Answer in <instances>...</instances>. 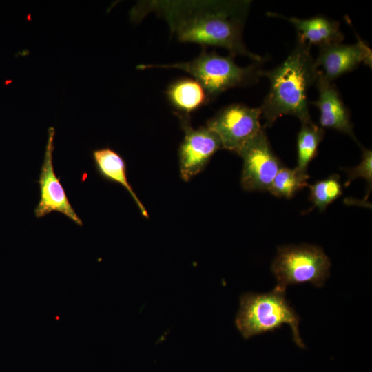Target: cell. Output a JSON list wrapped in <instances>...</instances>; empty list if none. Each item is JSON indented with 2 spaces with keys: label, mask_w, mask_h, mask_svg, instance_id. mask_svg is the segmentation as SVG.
<instances>
[{
  "label": "cell",
  "mask_w": 372,
  "mask_h": 372,
  "mask_svg": "<svg viewBox=\"0 0 372 372\" xmlns=\"http://www.w3.org/2000/svg\"><path fill=\"white\" fill-rule=\"evenodd\" d=\"M354 44L334 43L319 47L315 65L325 80L332 83L338 77L351 72L363 63L371 67L372 52L360 37Z\"/></svg>",
  "instance_id": "obj_10"
},
{
  "label": "cell",
  "mask_w": 372,
  "mask_h": 372,
  "mask_svg": "<svg viewBox=\"0 0 372 372\" xmlns=\"http://www.w3.org/2000/svg\"><path fill=\"white\" fill-rule=\"evenodd\" d=\"M309 176L296 167H282L274 177L268 191L279 198H291L298 191L308 185Z\"/></svg>",
  "instance_id": "obj_16"
},
{
  "label": "cell",
  "mask_w": 372,
  "mask_h": 372,
  "mask_svg": "<svg viewBox=\"0 0 372 372\" xmlns=\"http://www.w3.org/2000/svg\"><path fill=\"white\" fill-rule=\"evenodd\" d=\"M268 14L290 22L298 32V40L309 45H316L320 47L341 43L344 38L340 28V23L325 17L316 16L309 19H300L272 12Z\"/></svg>",
  "instance_id": "obj_12"
},
{
  "label": "cell",
  "mask_w": 372,
  "mask_h": 372,
  "mask_svg": "<svg viewBox=\"0 0 372 372\" xmlns=\"http://www.w3.org/2000/svg\"><path fill=\"white\" fill-rule=\"evenodd\" d=\"M315 83L318 98L311 103L320 111V127L347 134L358 142L353 133L349 110L343 103L336 87L325 80L319 70Z\"/></svg>",
  "instance_id": "obj_11"
},
{
  "label": "cell",
  "mask_w": 372,
  "mask_h": 372,
  "mask_svg": "<svg viewBox=\"0 0 372 372\" xmlns=\"http://www.w3.org/2000/svg\"><path fill=\"white\" fill-rule=\"evenodd\" d=\"M362 150V161L358 165L350 169H344L347 172V178L344 186L349 184L358 178H364L368 183V193L365 200L367 199L372 186V152L371 149H366L360 145Z\"/></svg>",
  "instance_id": "obj_18"
},
{
  "label": "cell",
  "mask_w": 372,
  "mask_h": 372,
  "mask_svg": "<svg viewBox=\"0 0 372 372\" xmlns=\"http://www.w3.org/2000/svg\"><path fill=\"white\" fill-rule=\"evenodd\" d=\"M331 261L323 249L308 244L279 247L271 265L277 287L310 282L322 287L330 273Z\"/></svg>",
  "instance_id": "obj_5"
},
{
  "label": "cell",
  "mask_w": 372,
  "mask_h": 372,
  "mask_svg": "<svg viewBox=\"0 0 372 372\" xmlns=\"http://www.w3.org/2000/svg\"><path fill=\"white\" fill-rule=\"evenodd\" d=\"M92 156L99 174L108 181L123 186L132 196L143 216L148 218L146 209L128 182L124 158L110 147L94 149L92 152Z\"/></svg>",
  "instance_id": "obj_13"
},
{
  "label": "cell",
  "mask_w": 372,
  "mask_h": 372,
  "mask_svg": "<svg viewBox=\"0 0 372 372\" xmlns=\"http://www.w3.org/2000/svg\"><path fill=\"white\" fill-rule=\"evenodd\" d=\"M238 155L243 161L242 188L248 192L268 191L283 166L272 150L263 128L245 144Z\"/></svg>",
  "instance_id": "obj_7"
},
{
  "label": "cell",
  "mask_w": 372,
  "mask_h": 372,
  "mask_svg": "<svg viewBox=\"0 0 372 372\" xmlns=\"http://www.w3.org/2000/svg\"><path fill=\"white\" fill-rule=\"evenodd\" d=\"M318 70L311 54V45L298 40L287 58L275 68L261 75L269 81V90L260 107L264 127H270L285 115L297 117L301 123L311 120L307 92L316 83Z\"/></svg>",
  "instance_id": "obj_2"
},
{
  "label": "cell",
  "mask_w": 372,
  "mask_h": 372,
  "mask_svg": "<svg viewBox=\"0 0 372 372\" xmlns=\"http://www.w3.org/2000/svg\"><path fill=\"white\" fill-rule=\"evenodd\" d=\"M54 128L50 127L48 130L45 154L38 180L40 200L34 209V215L37 218H40L52 211H58L81 226L83 222L70 204L65 189L54 172L52 156L54 149Z\"/></svg>",
  "instance_id": "obj_9"
},
{
  "label": "cell",
  "mask_w": 372,
  "mask_h": 372,
  "mask_svg": "<svg viewBox=\"0 0 372 372\" xmlns=\"http://www.w3.org/2000/svg\"><path fill=\"white\" fill-rule=\"evenodd\" d=\"M170 103L178 112L187 114L209 101L201 85L194 79L183 78L172 83L166 90Z\"/></svg>",
  "instance_id": "obj_14"
},
{
  "label": "cell",
  "mask_w": 372,
  "mask_h": 372,
  "mask_svg": "<svg viewBox=\"0 0 372 372\" xmlns=\"http://www.w3.org/2000/svg\"><path fill=\"white\" fill-rule=\"evenodd\" d=\"M324 129L316 125L312 120L302 123L297 138L298 169L307 172V167L316 157L318 147L324 136Z\"/></svg>",
  "instance_id": "obj_15"
},
{
  "label": "cell",
  "mask_w": 372,
  "mask_h": 372,
  "mask_svg": "<svg viewBox=\"0 0 372 372\" xmlns=\"http://www.w3.org/2000/svg\"><path fill=\"white\" fill-rule=\"evenodd\" d=\"M307 187L310 189L309 200L313 203V206L307 212H310L315 207L320 211H323L329 204L342 194L340 178L338 174L331 175L313 185L308 184Z\"/></svg>",
  "instance_id": "obj_17"
},
{
  "label": "cell",
  "mask_w": 372,
  "mask_h": 372,
  "mask_svg": "<svg viewBox=\"0 0 372 372\" xmlns=\"http://www.w3.org/2000/svg\"><path fill=\"white\" fill-rule=\"evenodd\" d=\"M250 4L249 1H146L138 4L133 14L137 20L154 12L164 19L180 42L220 47L234 56L260 62L263 59L249 51L242 38Z\"/></svg>",
  "instance_id": "obj_1"
},
{
  "label": "cell",
  "mask_w": 372,
  "mask_h": 372,
  "mask_svg": "<svg viewBox=\"0 0 372 372\" xmlns=\"http://www.w3.org/2000/svg\"><path fill=\"white\" fill-rule=\"evenodd\" d=\"M260 107L234 103L219 110L206 126L216 133L222 149L238 154L245 144L263 127Z\"/></svg>",
  "instance_id": "obj_6"
},
{
  "label": "cell",
  "mask_w": 372,
  "mask_h": 372,
  "mask_svg": "<svg viewBox=\"0 0 372 372\" xmlns=\"http://www.w3.org/2000/svg\"><path fill=\"white\" fill-rule=\"evenodd\" d=\"M300 317L285 298V290L276 287L266 293H245L240 298V308L235 324L242 337L273 331L283 324L289 325L296 344L304 347L299 333Z\"/></svg>",
  "instance_id": "obj_4"
},
{
  "label": "cell",
  "mask_w": 372,
  "mask_h": 372,
  "mask_svg": "<svg viewBox=\"0 0 372 372\" xmlns=\"http://www.w3.org/2000/svg\"><path fill=\"white\" fill-rule=\"evenodd\" d=\"M234 56L218 55L215 52L203 50L189 61L167 64L141 65V70L152 68L178 69L190 74L203 87L208 100L223 92L239 86L254 83L260 76L262 70L257 65L246 67L238 65Z\"/></svg>",
  "instance_id": "obj_3"
},
{
  "label": "cell",
  "mask_w": 372,
  "mask_h": 372,
  "mask_svg": "<svg viewBox=\"0 0 372 372\" xmlns=\"http://www.w3.org/2000/svg\"><path fill=\"white\" fill-rule=\"evenodd\" d=\"M185 132L178 150L180 173L182 179L189 181L200 173L213 155L221 147L219 138L206 125L195 129L189 116L176 113Z\"/></svg>",
  "instance_id": "obj_8"
}]
</instances>
